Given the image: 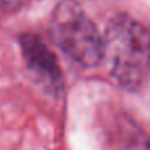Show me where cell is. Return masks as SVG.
<instances>
[{
	"instance_id": "obj_1",
	"label": "cell",
	"mask_w": 150,
	"mask_h": 150,
	"mask_svg": "<svg viewBox=\"0 0 150 150\" xmlns=\"http://www.w3.org/2000/svg\"><path fill=\"white\" fill-rule=\"evenodd\" d=\"M102 61L106 72L121 88L137 92L150 76V33L126 13L114 16L102 36Z\"/></svg>"
},
{
	"instance_id": "obj_2",
	"label": "cell",
	"mask_w": 150,
	"mask_h": 150,
	"mask_svg": "<svg viewBox=\"0 0 150 150\" xmlns=\"http://www.w3.org/2000/svg\"><path fill=\"white\" fill-rule=\"evenodd\" d=\"M51 36L67 56L84 68L102 62V36L77 1L61 0L51 17Z\"/></svg>"
},
{
	"instance_id": "obj_3",
	"label": "cell",
	"mask_w": 150,
	"mask_h": 150,
	"mask_svg": "<svg viewBox=\"0 0 150 150\" xmlns=\"http://www.w3.org/2000/svg\"><path fill=\"white\" fill-rule=\"evenodd\" d=\"M23 59L37 84L53 96H59L64 89V77L56 56L35 33H24L20 37Z\"/></svg>"
},
{
	"instance_id": "obj_4",
	"label": "cell",
	"mask_w": 150,
	"mask_h": 150,
	"mask_svg": "<svg viewBox=\"0 0 150 150\" xmlns=\"http://www.w3.org/2000/svg\"><path fill=\"white\" fill-rule=\"evenodd\" d=\"M31 0H0V9L1 11H16L25 6Z\"/></svg>"
}]
</instances>
